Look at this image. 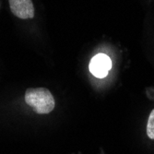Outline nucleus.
<instances>
[{
	"label": "nucleus",
	"mask_w": 154,
	"mask_h": 154,
	"mask_svg": "<svg viewBox=\"0 0 154 154\" xmlns=\"http://www.w3.org/2000/svg\"><path fill=\"white\" fill-rule=\"evenodd\" d=\"M25 102L40 115L49 114L54 108V99L45 88L28 89L25 92Z\"/></svg>",
	"instance_id": "1"
},
{
	"label": "nucleus",
	"mask_w": 154,
	"mask_h": 154,
	"mask_svg": "<svg viewBox=\"0 0 154 154\" xmlns=\"http://www.w3.org/2000/svg\"><path fill=\"white\" fill-rule=\"evenodd\" d=\"M90 71L96 78L103 79L107 76L112 67V62L109 57L103 54H99L93 57L90 63Z\"/></svg>",
	"instance_id": "2"
},
{
	"label": "nucleus",
	"mask_w": 154,
	"mask_h": 154,
	"mask_svg": "<svg viewBox=\"0 0 154 154\" xmlns=\"http://www.w3.org/2000/svg\"><path fill=\"white\" fill-rule=\"evenodd\" d=\"M11 12L16 17L27 20L34 17V7L32 0H8Z\"/></svg>",
	"instance_id": "3"
},
{
	"label": "nucleus",
	"mask_w": 154,
	"mask_h": 154,
	"mask_svg": "<svg viewBox=\"0 0 154 154\" xmlns=\"http://www.w3.org/2000/svg\"><path fill=\"white\" fill-rule=\"evenodd\" d=\"M147 135L150 139H154V109L149 116L147 124Z\"/></svg>",
	"instance_id": "4"
}]
</instances>
